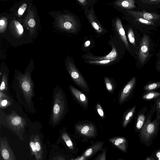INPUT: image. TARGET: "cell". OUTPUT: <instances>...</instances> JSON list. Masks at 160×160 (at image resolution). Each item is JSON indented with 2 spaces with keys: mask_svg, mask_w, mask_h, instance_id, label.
<instances>
[{
  "mask_svg": "<svg viewBox=\"0 0 160 160\" xmlns=\"http://www.w3.org/2000/svg\"><path fill=\"white\" fill-rule=\"evenodd\" d=\"M115 59L111 60H105L101 61H90L89 63L91 64L104 65L108 64L112 61Z\"/></svg>",
  "mask_w": 160,
  "mask_h": 160,
  "instance_id": "30",
  "label": "cell"
},
{
  "mask_svg": "<svg viewBox=\"0 0 160 160\" xmlns=\"http://www.w3.org/2000/svg\"><path fill=\"white\" fill-rule=\"evenodd\" d=\"M160 97V92L153 91H145L141 97L142 99L146 101H154Z\"/></svg>",
  "mask_w": 160,
  "mask_h": 160,
  "instance_id": "19",
  "label": "cell"
},
{
  "mask_svg": "<svg viewBox=\"0 0 160 160\" xmlns=\"http://www.w3.org/2000/svg\"><path fill=\"white\" fill-rule=\"evenodd\" d=\"M8 80L7 75L4 73L3 74L1 79L0 85V91L3 92L8 93Z\"/></svg>",
  "mask_w": 160,
  "mask_h": 160,
  "instance_id": "23",
  "label": "cell"
},
{
  "mask_svg": "<svg viewBox=\"0 0 160 160\" xmlns=\"http://www.w3.org/2000/svg\"><path fill=\"white\" fill-rule=\"evenodd\" d=\"M5 121L2 124L23 141V133L27 124L25 119L15 112H12L6 116Z\"/></svg>",
  "mask_w": 160,
  "mask_h": 160,
  "instance_id": "3",
  "label": "cell"
},
{
  "mask_svg": "<svg viewBox=\"0 0 160 160\" xmlns=\"http://www.w3.org/2000/svg\"><path fill=\"white\" fill-rule=\"evenodd\" d=\"M53 160H65L64 158L61 156H58L56 157Z\"/></svg>",
  "mask_w": 160,
  "mask_h": 160,
  "instance_id": "38",
  "label": "cell"
},
{
  "mask_svg": "<svg viewBox=\"0 0 160 160\" xmlns=\"http://www.w3.org/2000/svg\"><path fill=\"white\" fill-rule=\"evenodd\" d=\"M68 111V103L65 93L58 86L54 89L50 122L53 126L59 124Z\"/></svg>",
  "mask_w": 160,
  "mask_h": 160,
  "instance_id": "2",
  "label": "cell"
},
{
  "mask_svg": "<svg viewBox=\"0 0 160 160\" xmlns=\"http://www.w3.org/2000/svg\"><path fill=\"white\" fill-rule=\"evenodd\" d=\"M160 88V81L157 82L149 81L143 88L145 91H151Z\"/></svg>",
  "mask_w": 160,
  "mask_h": 160,
  "instance_id": "22",
  "label": "cell"
},
{
  "mask_svg": "<svg viewBox=\"0 0 160 160\" xmlns=\"http://www.w3.org/2000/svg\"><path fill=\"white\" fill-rule=\"evenodd\" d=\"M12 85L18 102L29 112L34 113L32 100L35 96L34 83L30 74H20L15 75Z\"/></svg>",
  "mask_w": 160,
  "mask_h": 160,
  "instance_id": "1",
  "label": "cell"
},
{
  "mask_svg": "<svg viewBox=\"0 0 160 160\" xmlns=\"http://www.w3.org/2000/svg\"><path fill=\"white\" fill-rule=\"evenodd\" d=\"M0 157L2 160H16V157L11 149L6 137L0 138Z\"/></svg>",
  "mask_w": 160,
  "mask_h": 160,
  "instance_id": "8",
  "label": "cell"
},
{
  "mask_svg": "<svg viewBox=\"0 0 160 160\" xmlns=\"http://www.w3.org/2000/svg\"><path fill=\"white\" fill-rule=\"evenodd\" d=\"M136 19L140 23L145 25H153V22L149 21L144 19L140 18H136Z\"/></svg>",
  "mask_w": 160,
  "mask_h": 160,
  "instance_id": "31",
  "label": "cell"
},
{
  "mask_svg": "<svg viewBox=\"0 0 160 160\" xmlns=\"http://www.w3.org/2000/svg\"><path fill=\"white\" fill-rule=\"evenodd\" d=\"M143 3L148 4H157L160 2V0H141Z\"/></svg>",
  "mask_w": 160,
  "mask_h": 160,
  "instance_id": "33",
  "label": "cell"
},
{
  "mask_svg": "<svg viewBox=\"0 0 160 160\" xmlns=\"http://www.w3.org/2000/svg\"><path fill=\"white\" fill-rule=\"evenodd\" d=\"M117 56V52L114 48H113L111 51L105 57L99 58L100 59L102 60H111L115 58Z\"/></svg>",
  "mask_w": 160,
  "mask_h": 160,
  "instance_id": "25",
  "label": "cell"
},
{
  "mask_svg": "<svg viewBox=\"0 0 160 160\" xmlns=\"http://www.w3.org/2000/svg\"><path fill=\"white\" fill-rule=\"evenodd\" d=\"M67 68L70 77L74 83L84 91L89 92L90 88L87 82L74 65L69 64Z\"/></svg>",
  "mask_w": 160,
  "mask_h": 160,
  "instance_id": "5",
  "label": "cell"
},
{
  "mask_svg": "<svg viewBox=\"0 0 160 160\" xmlns=\"http://www.w3.org/2000/svg\"><path fill=\"white\" fill-rule=\"evenodd\" d=\"M136 105L128 108L123 114L122 124L123 128H126L133 118L136 112Z\"/></svg>",
  "mask_w": 160,
  "mask_h": 160,
  "instance_id": "14",
  "label": "cell"
},
{
  "mask_svg": "<svg viewBox=\"0 0 160 160\" xmlns=\"http://www.w3.org/2000/svg\"><path fill=\"white\" fill-rule=\"evenodd\" d=\"M91 23L93 28L98 32H102V29L99 25L97 23L96 21H94V20H92L90 18Z\"/></svg>",
  "mask_w": 160,
  "mask_h": 160,
  "instance_id": "32",
  "label": "cell"
},
{
  "mask_svg": "<svg viewBox=\"0 0 160 160\" xmlns=\"http://www.w3.org/2000/svg\"><path fill=\"white\" fill-rule=\"evenodd\" d=\"M117 160H122V158H120L118 159Z\"/></svg>",
  "mask_w": 160,
  "mask_h": 160,
  "instance_id": "43",
  "label": "cell"
},
{
  "mask_svg": "<svg viewBox=\"0 0 160 160\" xmlns=\"http://www.w3.org/2000/svg\"><path fill=\"white\" fill-rule=\"evenodd\" d=\"M107 148H105L93 160H106Z\"/></svg>",
  "mask_w": 160,
  "mask_h": 160,
  "instance_id": "28",
  "label": "cell"
},
{
  "mask_svg": "<svg viewBox=\"0 0 160 160\" xmlns=\"http://www.w3.org/2000/svg\"><path fill=\"white\" fill-rule=\"evenodd\" d=\"M128 37L130 42L135 47L136 44L134 34L131 28L128 30Z\"/></svg>",
  "mask_w": 160,
  "mask_h": 160,
  "instance_id": "27",
  "label": "cell"
},
{
  "mask_svg": "<svg viewBox=\"0 0 160 160\" xmlns=\"http://www.w3.org/2000/svg\"><path fill=\"white\" fill-rule=\"evenodd\" d=\"M159 55L160 56V53L159 54Z\"/></svg>",
  "mask_w": 160,
  "mask_h": 160,
  "instance_id": "45",
  "label": "cell"
},
{
  "mask_svg": "<svg viewBox=\"0 0 160 160\" xmlns=\"http://www.w3.org/2000/svg\"><path fill=\"white\" fill-rule=\"evenodd\" d=\"M12 101L7 93L0 91V107L1 109L11 105Z\"/></svg>",
  "mask_w": 160,
  "mask_h": 160,
  "instance_id": "16",
  "label": "cell"
},
{
  "mask_svg": "<svg viewBox=\"0 0 160 160\" xmlns=\"http://www.w3.org/2000/svg\"><path fill=\"white\" fill-rule=\"evenodd\" d=\"M148 109L147 107H144L138 112L136 117L135 128L138 130H141L146 119L147 113Z\"/></svg>",
  "mask_w": 160,
  "mask_h": 160,
  "instance_id": "12",
  "label": "cell"
},
{
  "mask_svg": "<svg viewBox=\"0 0 160 160\" xmlns=\"http://www.w3.org/2000/svg\"><path fill=\"white\" fill-rule=\"evenodd\" d=\"M108 140L120 150L123 152H126L127 142L124 137L116 136L110 138Z\"/></svg>",
  "mask_w": 160,
  "mask_h": 160,
  "instance_id": "13",
  "label": "cell"
},
{
  "mask_svg": "<svg viewBox=\"0 0 160 160\" xmlns=\"http://www.w3.org/2000/svg\"><path fill=\"white\" fill-rule=\"evenodd\" d=\"M60 132L61 138L65 144L69 149L73 150L74 148V144L68 134L64 130H62Z\"/></svg>",
  "mask_w": 160,
  "mask_h": 160,
  "instance_id": "18",
  "label": "cell"
},
{
  "mask_svg": "<svg viewBox=\"0 0 160 160\" xmlns=\"http://www.w3.org/2000/svg\"><path fill=\"white\" fill-rule=\"evenodd\" d=\"M4 24V21L3 20H1L0 21V24L1 26L3 25Z\"/></svg>",
  "mask_w": 160,
  "mask_h": 160,
  "instance_id": "40",
  "label": "cell"
},
{
  "mask_svg": "<svg viewBox=\"0 0 160 160\" xmlns=\"http://www.w3.org/2000/svg\"><path fill=\"white\" fill-rule=\"evenodd\" d=\"M104 79L105 84L107 91L111 94H113L116 86L114 80L113 78L107 77H105Z\"/></svg>",
  "mask_w": 160,
  "mask_h": 160,
  "instance_id": "20",
  "label": "cell"
},
{
  "mask_svg": "<svg viewBox=\"0 0 160 160\" xmlns=\"http://www.w3.org/2000/svg\"><path fill=\"white\" fill-rule=\"evenodd\" d=\"M134 0H120L117 1V4L122 8L127 9H132L136 7Z\"/></svg>",
  "mask_w": 160,
  "mask_h": 160,
  "instance_id": "21",
  "label": "cell"
},
{
  "mask_svg": "<svg viewBox=\"0 0 160 160\" xmlns=\"http://www.w3.org/2000/svg\"><path fill=\"white\" fill-rule=\"evenodd\" d=\"M90 44V42L89 41H87L85 42V47L88 46Z\"/></svg>",
  "mask_w": 160,
  "mask_h": 160,
  "instance_id": "39",
  "label": "cell"
},
{
  "mask_svg": "<svg viewBox=\"0 0 160 160\" xmlns=\"http://www.w3.org/2000/svg\"><path fill=\"white\" fill-rule=\"evenodd\" d=\"M137 78L134 76L125 85L120 91L118 97V102L121 105L128 101L132 96L135 88Z\"/></svg>",
  "mask_w": 160,
  "mask_h": 160,
  "instance_id": "6",
  "label": "cell"
},
{
  "mask_svg": "<svg viewBox=\"0 0 160 160\" xmlns=\"http://www.w3.org/2000/svg\"><path fill=\"white\" fill-rule=\"evenodd\" d=\"M78 1L82 4H84L86 1L85 0H78Z\"/></svg>",
  "mask_w": 160,
  "mask_h": 160,
  "instance_id": "42",
  "label": "cell"
},
{
  "mask_svg": "<svg viewBox=\"0 0 160 160\" xmlns=\"http://www.w3.org/2000/svg\"><path fill=\"white\" fill-rule=\"evenodd\" d=\"M35 22L33 19H30L28 22V25L31 27H34L35 25Z\"/></svg>",
  "mask_w": 160,
  "mask_h": 160,
  "instance_id": "36",
  "label": "cell"
},
{
  "mask_svg": "<svg viewBox=\"0 0 160 160\" xmlns=\"http://www.w3.org/2000/svg\"><path fill=\"white\" fill-rule=\"evenodd\" d=\"M128 12L135 18H142L152 22L158 20L160 18V16L157 14L145 12L130 11Z\"/></svg>",
  "mask_w": 160,
  "mask_h": 160,
  "instance_id": "11",
  "label": "cell"
},
{
  "mask_svg": "<svg viewBox=\"0 0 160 160\" xmlns=\"http://www.w3.org/2000/svg\"><path fill=\"white\" fill-rule=\"evenodd\" d=\"M69 90L75 98L82 108H88L89 102L87 96L73 86H69Z\"/></svg>",
  "mask_w": 160,
  "mask_h": 160,
  "instance_id": "9",
  "label": "cell"
},
{
  "mask_svg": "<svg viewBox=\"0 0 160 160\" xmlns=\"http://www.w3.org/2000/svg\"><path fill=\"white\" fill-rule=\"evenodd\" d=\"M15 23L18 29L19 33L21 34L22 33L23 31V28L22 25L18 21H15Z\"/></svg>",
  "mask_w": 160,
  "mask_h": 160,
  "instance_id": "35",
  "label": "cell"
},
{
  "mask_svg": "<svg viewBox=\"0 0 160 160\" xmlns=\"http://www.w3.org/2000/svg\"><path fill=\"white\" fill-rule=\"evenodd\" d=\"M27 8V4L26 3H23L20 7L18 10V14L19 15H22L25 11Z\"/></svg>",
  "mask_w": 160,
  "mask_h": 160,
  "instance_id": "34",
  "label": "cell"
},
{
  "mask_svg": "<svg viewBox=\"0 0 160 160\" xmlns=\"http://www.w3.org/2000/svg\"><path fill=\"white\" fill-rule=\"evenodd\" d=\"M97 111L99 116L102 119L105 118L104 113L103 109L99 103H98L96 106Z\"/></svg>",
  "mask_w": 160,
  "mask_h": 160,
  "instance_id": "29",
  "label": "cell"
},
{
  "mask_svg": "<svg viewBox=\"0 0 160 160\" xmlns=\"http://www.w3.org/2000/svg\"><path fill=\"white\" fill-rule=\"evenodd\" d=\"M34 136L32 135L30 137L29 144L31 155V156L34 155L36 158L37 156V152L35 146Z\"/></svg>",
  "mask_w": 160,
  "mask_h": 160,
  "instance_id": "24",
  "label": "cell"
},
{
  "mask_svg": "<svg viewBox=\"0 0 160 160\" xmlns=\"http://www.w3.org/2000/svg\"><path fill=\"white\" fill-rule=\"evenodd\" d=\"M149 39L148 36H143L140 42L138 53V58L140 65L145 64L149 55Z\"/></svg>",
  "mask_w": 160,
  "mask_h": 160,
  "instance_id": "7",
  "label": "cell"
},
{
  "mask_svg": "<svg viewBox=\"0 0 160 160\" xmlns=\"http://www.w3.org/2000/svg\"><path fill=\"white\" fill-rule=\"evenodd\" d=\"M155 69L158 72H160V61H157L156 64Z\"/></svg>",
  "mask_w": 160,
  "mask_h": 160,
  "instance_id": "37",
  "label": "cell"
},
{
  "mask_svg": "<svg viewBox=\"0 0 160 160\" xmlns=\"http://www.w3.org/2000/svg\"><path fill=\"white\" fill-rule=\"evenodd\" d=\"M103 141H98L92 144L82 153V157L84 159H88L102 150Z\"/></svg>",
  "mask_w": 160,
  "mask_h": 160,
  "instance_id": "10",
  "label": "cell"
},
{
  "mask_svg": "<svg viewBox=\"0 0 160 160\" xmlns=\"http://www.w3.org/2000/svg\"><path fill=\"white\" fill-rule=\"evenodd\" d=\"M156 107V115L155 118L160 121V97L154 101Z\"/></svg>",
  "mask_w": 160,
  "mask_h": 160,
  "instance_id": "26",
  "label": "cell"
},
{
  "mask_svg": "<svg viewBox=\"0 0 160 160\" xmlns=\"http://www.w3.org/2000/svg\"><path fill=\"white\" fill-rule=\"evenodd\" d=\"M0 160H2L1 157H0Z\"/></svg>",
  "mask_w": 160,
  "mask_h": 160,
  "instance_id": "44",
  "label": "cell"
},
{
  "mask_svg": "<svg viewBox=\"0 0 160 160\" xmlns=\"http://www.w3.org/2000/svg\"><path fill=\"white\" fill-rule=\"evenodd\" d=\"M34 140L37 152V156L35 158V160H42L43 158L42 147L38 135H36L34 136Z\"/></svg>",
  "mask_w": 160,
  "mask_h": 160,
  "instance_id": "15",
  "label": "cell"
},
{
  "mask_svg": "<svg viewBox=\"0 0 160 160\" xmlns=\"http://www.w3.org/2000/svg\"><path fill=\"white\" fill-rule=\"evenodd\" d=\"M156 156L158 158V160H160V152H158L156 154Z\"/></svg>",
  "mask_w": 160,
  "mask_h": 160,
  "instance_id": "41",
  "label": "cell"
},
{
  "mask_svg": "<svg viewBox=\"0 0 160 160\" xmlns=\"http://www.w3.org/2000/svg\"><path fill=\"white\" fill-rule=\"evenodd\" d=\"M76 132L83 138H92L97 135V131L95 124L88 120L78 121L75 124Z\"/></svg>",
  "mask_w": 160,
  "mask_h": 160,
  "instance_id": "4",
  "label": "cell"
},
{
  "mask_svg": "<svg viewBox=\"0 0 160 160\" xmlns=\"http://www.w3.org/2000/svg\"><path fill=\"white\" fill-rule=\"evenodd\" d=\"M116 28L123 42L126 46L129 48V44L126 36L125 32L120 20L118 19L116 22Z\"/></svg>",
  "mask_w": 160,
  "mask_h": 160,
  "instance_id": "17",
  "label": "cell"
}]
</instances>
